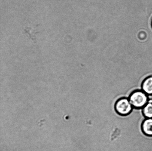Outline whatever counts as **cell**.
Here are the masks:
<instances>
[{
    "mask_svg": "<svg viewBox=\"0 0 152 151\" xmlns=\"http://www.w3.org/2000/svg\"><path fill=\"white\" fill-rule=\"evenodd\" d=\"M143 115L145 118H152V103H148L142 109Z\"/></svg>",
    "mask_w": 152,
    "mask_h": 151,
    "instance_id": "obj_5",
    "label": "cell"
},
{
    "mask_svg": "<svg viewBox=\"0 0 152 151\" xmlns=\"http://www.w3.org/2000/svg\"><path fill=\"white\" fill-rule=\"evenodd\" d=\"M141 129L147 137H152V118H145L142 121Z\"/></svg>",
    "mask_w": 152,
    "mask_h": 151,
    "instance_id": "obj_3",
    "label": "cell"
},
{
    "mask_svg": "<svg viewBox=\"0 0 152 151\" xmlns=\"http://www.w3.org/2000/svg\"><path fill=\"white\" fill-rule=\"evenodd\" d=\"M141 90L148 96H152V75L146 78L141 84Z\"/></svg>",
    "mask_w": 152,
    "mask_h": 151,
    "instance_id": "obj_4",
    "label": "cell"
},
{
    "mask_svg": "<svg viewBox=\"0 0 152 151\" xmlns=\"http://www.w3.org/2000/svg\"><path fill=\"white\" fill-rule=\"evenodd\" d=\"M133 109L128 98L123 97L119 98L114 105L115 110L120 116H128L132 113Z\"/></svg>",
    "mask_w": 152,
    "mask_h": 151,
    "instance_id": "obj_2",
    "label": "cell"
},
{
    "mask_svg": "<svg viewBox=\"0 0 152 151\" xmlns=\"http://www.w3.org/2000/svg\"><path fill=\"white\" fill-rule=\"evenodd\" d=\"M133 108L142 109L149 101V96L142 90L132 91L128 97Z\"/></svg>",
    "mask_w": 152,
    "mask_h": 151,
    "instance_id": "obj_1",
    "label": "cell"
},
{
    "mask_svg": "<svg viewBox=\"0 0 152 151\" xmlns=\"http://www.w3.org/2000/svg\"><path fill=\"white\" fill-rule=\"evenodd\" d=\"M151 25H152V23H151Z\"/></svg>",
    "mask_w": 152,
    "mask_h": 151,
    "instance_id": "obj_6",
    "label": "cell"
}]
</instances>
